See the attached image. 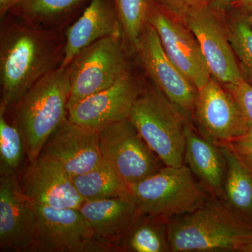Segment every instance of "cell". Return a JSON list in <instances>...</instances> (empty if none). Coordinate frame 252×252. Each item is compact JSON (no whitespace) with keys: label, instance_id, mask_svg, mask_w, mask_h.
<instances>
[{"label":"cell","instance_id":"cell-1","mask_svg":"<svg viewBox=\"0 0 252 252\" xmlns=\"http://www.w3.org/2000/svg\"><path fill=\"white\" fill-rule=\"evenodd\" d=\"M2 20L0 36V113L10 108L46 74L62 62L64 41L16 16Z\"/></svg>","mask_w":252,"mask_h":252},{"label":"cell","instance_id":"cell-2","mask_svg":"<svg viewBox=\"0 0 252 252\" xmlns=\"http://www.w3.org/2000/svg\"><path fill=\"white\" fill-rule=\"evenodd\" d=\"M252 238V225L212 195L193 211L168 220L170 252H240Z\"/></svg>","mask_w":252,"mask_h":252},{"label":"cell","instance_id":"cell-3","mask_svg":"<svg viewBox=\"0 0 252 252\" xmlns=\"http://www.w3.org/2000/svg\"><path fill=\"white\" fill-rule=\"evenodd\" d=\"M69 67L56 68L28 89L10 108L12 124L22 136L26 156L33 162L46 141L68 118Z\"/></svg>","mask_w":252,"mask_h":252},{"label":"cell","instance_id":"cell-4","mask_svg":"<svg viewBox=\"0 0 252 252\" xmlns=\"http://www.w3.org/2000/svg\"><path fill=\"white\" fill-rule=\"evenodd\" d=\"M128 119L164 165H185V129L189 119L157 86L144 88Z\"/></svg>","mask_w":252,"mask_h":252},{"label":"cell","instance_id":"cell-5","mask_svg":"<svg viewBox=\"0 0 252 252\" xmlns=\"http://www.w3.org/2000/svg\"><path fill=\"white\" fill-rule=\"evenodd\" d=\"M129 191L141 215L168 220L193 211L211 196L186 164L165 165Z\"/></svg>","mask_w":252,"mask_h":252},{"label":"cell","instance_id":"cell-6","mask_svg":"<svg viewBox=\"0 0 252 252\" xmlns=\"http://www.w3.org/2000/svg\"><path fill=\"white\" fill-rule=\"evenodd\" d=\"M123 34L102 38L87 46L69 64L67 109L112 85L129 69Z\"/></svg>","mask_w":252,"mask_h":252},{"label":"cell","instance_id":"cell-7","mask_svg":"<svg viewBox=\"0 0 252 252\" xmlns=\"http://www.w3.org/2000/svg\"><path fill=\"white\" fill-rule=\"evenodd\" d=\"M99 137L102 160L128 187L165 166L128 119L101 127Z\"/></svg>","mask_w":252,"mask_h":252},{"label":"cell","instance_id":"cell-8","mask_svg":"<svg viewBox=\"0 0 252 252\" xmlns=\"http://www.w3.org/2000/svg\"><path fill=\"white\" fill-rule=\"evenodd\" d=\"M195 36L212 77L223 85L245 80L219 13L208 3L197 5L178 18Z\"/></svg>","mask_w":252,"mask_h":252},{"label":"cell","instance_id":"cell-9","mask_svg":"<svg viewBox=\"0 0 252 252\" xmlns=\"http://www.w3.org/2000/svg\"><path fill=\"white\" fill-rule=\"evenodd\" d=\"M35 207L37 219L30 252H106L79 209Z\"/></svg>","mask_w":252,"mask_h":252},{"label":"cell","instance_id":"cell-10","mask_svg":"<svg viewBox=\"0 0 252 252\" xmlns=\"http://www.w3.org/2000/svg\"><path fill=\"white\" fill-rule=\"evenodd\" d=\"M192 118L197 130L217 145L237 140L250 127L233 96L213 77L198 91Z\"/></svg>","mask_w":252,"mask_h":252},{"label":"cell","instance_id":"cell-11","mask_svg":"<svg viewBox=\"0 0 252 252\" xmlns=\"http://www.w3.org/2000/svg\"><path fill=\"white\" fill-rule=\"evenodd\" d=\"M147 22L157 31L169 59L197 90L201 89L212 77L191 32L154 0L149 6Z\"/></svg>","mask_w":252,"mask_h":252},{"label":"cell","instance_id":"cell-12","mask_svg":"<svg viewBox=\"0 0 252 252\" xmlns=\"http://www.w3.org/2000/svg\"><path fill=\"white\" fill-rule=\"evenodd\" d=\"M135 50L154 86L187 119L191 118L198 91L169 59L157 31L148 22Z\"/></svg>","mask_w":252,"mask_h":252},{"label":"cell","instance_id":"cell-13","mask_svg":"<svg viewBox=\"0 0 252 252\" xmlns=\"http://www.w3.org/2000/svg\"><path fill=\"white\" fill-rule=\"evenodd\" d=\"M40 155L61 165L71 177L91 171L102 161L99 129L66 119L46 141Z\"/></svg>","mask_w":252,"mask_h":252},{"label":"cell","instance_id":"cell-14","mask_svg":"<svg viewBox=\"0 0 252 252\" xmlns=\"http://www.w3.org/2000/svg\"><path fill=\"white\" fill-rule=\"evenodd\" d=\"M144 88L128 72L107 89L83 99L68 111L71 122L99 129L128 119L132 106Z\"/></svg>","mask_w":252,"mask_h":252},{"label":"cell","instance_id":"cell-15","mask_svg":"<svg viewBox=\"0 0 252 252\" xmlns=\"http://www.w3.org/2000/svg\"><path fill=\"white\" fill-rule=\"evenodd\" d=\"M29 162L18 179L23 194L33 203L57 209H79L84 203L72 177L57 162L39 155Z\"/></svg>","mask_w":252,"mask_h":252},{"label":"cell","instance_id":"cell-16","mask_svg":"<svg viewBox=\"0 0 252 252\" xmlns=\"http://www.w3.org/2000/svg\"><path fill=\"white\" fill-rule=\"evenodd\" d=\"M35 204L23 194L18 175L0 177V250L30 252L35 230Z\"/></svg>","mask_w":252,"mask_h":252},{"label":"cell","instance_id":"cell-17","mask_svg":"<svg viewBox=\"0 0 252 252\" xmlns=\"http://www.w3.org/2000/svg\"><path fill=\"white\" fill-rule=\"evenodd\" d=\"M123 34L113 0H91L87 7L66 31L60 67H69L82 50L107 36Z\"/></svg>","mask_w":252,"mask_h":252},{"label":"cell","instance_id":"cell-18","mask_svg":"<svg viewBox=\"0 0 252 252\" xmlns=\"http://www.w3.org/2000/svg\"><path fill=\"white\" fill-rule=\"evenodd\" d=\"M79 210L106 252H113V244L127 233L141 215L130 195L84 201Z\"/></svg>","mask_w":252,"mask_h":252},{"label":"cell","instance_id":"cell-19","mask_svg":"<svg viewBox=\"0 0 252 252\" xmlns=\"http://www.w3.org/2000/svg\"><path fill=\"white\" fill-rule=\"evenodd\" d=\"M185 162L212 196L222 200L225 161L220 147L203 137L187 122Z\"/></svg>","mask_w":252,"mask_h":252},{"label":"cell","instance_id":"cell-20","mask_svg":"<svg viewBox=\"0 0 252 252\" xmlns=\"http://www.w3.org/2000/svg\"><path fill=\"white\" fill-rule=\"evenodd\" d=\"M225 161L222 200L236 215L252 225V172L227 143L219 144Z\"/></svg>","mask_w":252,"mask_h":252},{"label":"cell","instance_id":"cell-21","mask_svg":"<svg viewBox=\"0 0 252 252\" xmlns=\"http://www.w3.org/2000/svg\"><path fill=\"white\" fill-rule=\"evenodd\" d=\"M168 220L140 215L127 233L113 244V252H170Z\"/></svg>","mask_w":252,"mask_h":252},{"label":"cell","instance_id":"cell-22","mask_svg":"<svg viewBox=\"0 0 252 252\" xmlns=\"http://www.w3.org/2000/svg\"><path fill=\"white\" fill-rule=\"evenodd\" d=\"M72 181L84 201L130 195L128 186L103 160L91 171L73 177Z\"/></svg>","mask_w":252,"mask_h":252},{"label":"cell","instance_id":"cell-23","mask_svg":"<svg viewBox=\"0 0 252 252\" xmlns=\"http://www.w3.org/2000/svg\"><path fill=\"white\" fill-rule=\"evenodd\" d=\"M86 0H23L11 10L15 16L43 29L59 24Z\"/></svg>","mask_w":252,"mask_h":252},{"label":"cell","instance_id":"cell-24","mask_svg":"<svg viewBox=\"0 0 252 252\" xmlns=\"http://www.w3.org/2000/svg\"><path fill=\"white\" fill-rule=\"evenodd\" d=\"M241 11L230 21L227 33L244 79L252 85V24Z\"/></svg>","mask_w":252,"mask_h":252},{"label":"cell","instance_id":"cell-25","mask_svg":"<svg viewBox=\"0 0 252 252\" xmlns=\"http://www.w3.org/2000/svg\"><path fill=\"white\" fill-rule=\"evenodd\" d=\"M5 115L0 113V174L18 175L26 155V148L19 131L7 122Z\"/></svg>","mask_w":252,"mask_h":252},{"label":"cell","instance_id":"cell-26","mask_svg":"<svg viewBox=\"0 0 252 252\" xmlns=\"http://www.w3.org/2000/svg\"><path fill=\"white\" fill-rule=\"evenodd\" d=\"M124 39L135 49L147 23V15L152 0H113Z\"/></svg>","mask_w":252,"mask_h":252},{"label":"cell","instance_id":"cell-27","mask_svg":"<svg viewBox=\"0 0 252 252\" xmlns=\"http://www.w3.org/2000/svg\"><path fill=\"white\" fill-rule=\"evenodd\" d=\"M233 96L250 126L252 125V85L243 81L238 84L223 85Z\"/></svg>","mask_w":252,"mask_h":252},{"label":"cell","instance_id":"cell-28","mask_svg":"<svg viewBox=\"0 0 252 252\" xmlns=\"http://www.w3.org/2000/svg\"><path fill=\"white\" fill-rule=\"evenodd\" d=\"M162 8L177 18L193 6L207 3L208 0H154Z\"/></svg>","mask_w":252,"mask_h":252},{"label":"cell","instance_id":"cell-29","mask_svg":"<svg viewBox=\"0 0 252 252\" xmlns=\"http://www.w3.org/2000/svg\"><path fill=\"white\" fill-rule=\"evenodd\" d=\"M227 144H229L239 158L252 172V144L243 143L238 141H233Z\"/></svg>","mask_w":252,"mask_h":252},{"label":"cell","instance_id":"cell-30","mask_svg":"<svg viewBox=\"0 0 252 252\" xmlns=\"http://www.w3.org/2000/svg\"><path fill=\"white\" fill-rule=\"evenodd\" d=\"M238 1V0H208L207 3L219 14H222L236 6Z\"/></svg>","mask_w":252,"mask_h":252},{"label":"cell","instance_id":"cell-31","mask_svg":"<svg viewBox=\"0 0 252 252\" xmlns=\"http://www.w3.org/2000/svg\"><path fill=\"white\" fill-rule=\"evenodd\" d=\"M23 0H0V18L4 19L15 6Z\"/></svg>","mask_w":252,"mask_h":252},{"label":"cell","instance_id":"cell-32","mask_svg":"<svg viewBox=\"0 0 252 252\" xmlns=\"http://www.w3.org/2000/svg\"><path fill=\"white\" fill-rule=\"evenodd\" d=\"M248 14L252 13V0H238L236 6Z\"/></svg>","mask_w":252,"mask_h":252},{"label":"cell","instance_id":"cell-33","mask_svg":"<svg viewBox=\"0 0 252 252\" xmlns=\"http://www.w3.org/2000/svg\"><path fill=\"white\" fill-rule=\"evenodd\" d=\"M234 141H238V142H243V143L252 144V125L250 126V128L247 131L245 135L241 136V137H239V138Z\"/></svg>","mask_w":252,"mask_h":252},{"label":"cell","instance_id":"cell-34","mask_svg":"<svg viewBox=\"0 0 252 252\" xmlns=\"http://www.w3.org/2000/svg\"><path fill=\"white\" fill-rule=\"evenodd\" d=\"M240 252H252V238L240 250Z\"/></svg>","mask_w":252,"mask_h":252},{"label":"cell","instance_id":"cell-35","mask_svg":"<svg viewBox=\"0 0 252 252\" xmlns=\"http://www.w3.org/2000/svg\"><path fill=\"white\" fill-rule=\"evenodd\" d=\"M249 14V18H250V22H251L252 24V13L251 14Z\"/></svg>","mask_w":252,"mask_h":252}]
</instances>
